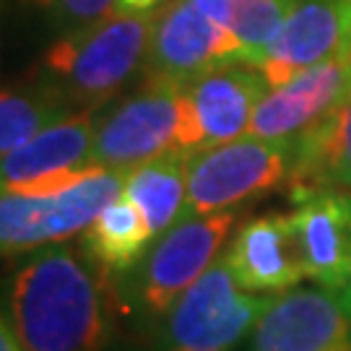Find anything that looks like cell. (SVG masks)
<instances>
[{
  "label": "cell",
  "mask_w": 351,
  "mask_h": 351,
  "mask_svg": "<svg viewBox=\"0 0 351 351\" xmlns=\"http://www.w3.org/2000/svg\"><path fill=\"white\" fill-rule=\"evenodd\" d=\"M268 91L265 75L250 65H226L190 81L182 86L177 146L198 151L245 136Z\"/></svg>",
  "instance_id": "9"
},
{
  "label": "cell",
  "mask_w": 351,
  "mask_h": 351,
  "mask_svg": "<svg viewBox=\"0 0 351 351\" xmlns=\"http://www.w3.org/2000/svg\"><path fill=\"white\" fill-rule=\"evenodd\" d=\"M224 261L239 287L252 294H284L307 276L289 213H261L245 221Z\"/></svg>",
  "instance_id": "14"
},
{
  "label": "cell",
  "mask_w": 351,
  "mask_h": 351,
  "mask_svg": "<svg viewBox=\"0 0 351 351\" xmlns=\"http://www.w3.org/2000/svg\"><path fill=\"white\" fill-rule=\"evenodd\" d=\"M351 94V58L333 55L313 65L287 84L271 88L255 107L245 136L297 138L320 123Z\"/></svg>",
  "instance_id": "13"
},
{
  "label": "cell",
  "mask_w": 351,
  "mask_h": 351,
  "mask_svg": "<svg viewBox=\"0 0 351 351\" xmlns=\"http://www.w3.org/2000/svg\"><path fill=\"white\" fill-rule=\"evenodd\" d=\"M154 19L156 11L117 8L97 24L65 32L47 47L37 75L75 112H97L143 71Z\"/></svg>",
  "instance_id": "2"
},
{
  "label": "cell",
  "mask_w": 351,
  "mask_h": 351,
  "mask_svg": "<svg viewBox=\"0 0 351 351\" xmlns=\"http://www.w3.org/2000/svg\"><path fill=\"white\" fill-rule=\"evenodd\" d=\"M73 112V107L39 75L19 86H5L0 97V151L3 156L21 149L42 130H47Z\"/></svg>",
  "instance_id": "19"
},
{
  "label": "cell",
  "mask_w": 351,
  "mask_h": 351,
  "mask_svg": "<svg viewBox=\"0 0 351 351\" xmlns=\"http://www.w3.org/2000/svg\"><path fill=\"white\" fill-rule=\"evenodd\" d=\"M188 149H167L149 162L138 164L125 177L123 195L136 203L154 239L182 219L188 198Z\"/></svg>",
  "instance_id": "17"
},
{
  "label": "cell",
  "mask_w": 351,
  "mask_h": 351,
  "mask_svg": "<svg viewBox=\"0 0 351 351\" xmlns=\"http://www.w3.org/2000/svg\"><path fill=\"white\" fill-rule=\"evenodd\" d=\"M182 86L143 81L130 97L97 117L94 167L130 172L167 149L177 146Z\"/></svg>",
  "instance_id": "8"
},
{
  "label": "cell",
  "mask_w": 351,
  "mask_h": 351,
  "mask_svg": "<svg viewBox=\"0 0 351 351\" xmlns=\"http://www.w3.org/2000/svg\"><path fill=\"white\" fill-rule=\"evenodd\" d=\"M349 97H351V94H349Z\"/></svg>",
  "instance_id": "27"
},
{
  "label": "cell",
  "mask_w": 351,
  "mask_h": 351,
  "mask_svg": "<svg viewBox=\"0 0 351 351\" xmlns=\"http://www.w3.org/2000/svg\"><path fill=\"white\" fill-rule=\"evenodd\" d=\"M289 185L351 188V97L297 136Z\"/></svg>",
  "instance_id": "16"
},
{
  "label": "cell",
  "mask_w": 351,
  "mask_h": 351,
  "mask_svg": "<svg viewBox=\"0 0 351 351\" xmlns=\"http://www.w3.org/2000/svg\"><path fill=\"white\" fill-rule=\"evenodd\" d=\"M294 154L297 138L258 136H239L219 146L190 151L182 219L232 211L234 206L276 190L291 177Z\"/></svg>",
  "instance_id": "3"
},
{
  "label": "cell",
  "mask_w": 351,
  "mask_h": 351,
  "mask_svg": "<svg viewBox=\"0 0 351 351\" xmlns=\"http://www.w3.org/2000/svg\"><path fill=\"white\" fill-rule=\"evenodd\" d=\"M250 351H351V315L333 289H289L255 323Z\"/></svg>",
  "instance_id": "12"
},
{
  "label": "cell",
  "mask_w": 351,
  "mask_h": 351,
  "mask_svg": "<svg viewBox=\"0 0 351 351\" xmlns=\"http://www.w3.org/2000/svg\"><path fill=\"white\" fill-rule=\"evenodd\" d=\"M289 213L304 274L333 291L351 278V193L330 185L291 188Z\"/></svg>",
  "instance_id": "11"
},
{
  "label": "cell",
  "mask_w": 351,
  "mask_h": 351,
  "mask_svg": "<svg viewBox=\"0 0 351 351\" xmlns=\"http://www.w3.org/2000/svg\"><path fill=\"white\" fill-rule=\"evenodd\" d=\"M234 224V211L190 216L167 229L138 263L141 307L151 317H164L175 302L208 271Z\"/></svg>",
  "instance_id": "7"
},
{
  "label": "cell",
  "mask_w": 351,
  "mask_h": 351,
  "mask_svg": "<svg viewBox=\"0 0 351 351\" xmlns=\"http://www.w3.org/2000/svg\"><path fill=\"white\" fill-rule=\"evenodd\" d=\"M297 0H234L232 32L245 50V65L261 68Z\"/></svg>",
  "instance_id": "20"
},
{
  "label": "cell",
  "mask_w": 351,
  "mask_h": 351,
  "mask_svg": "<svg viewBox=\"0 0 351 351\" xmlns=\"http://www.w3.org/2000/svg\"><path fill=\"white\" fill-rule=\"evenodd\" d=\"M169 0H117V8L123 11H159Z\"/></svg>",
  "instance_id": "24"
},
{
  "label": "cell",
  "mask_w": 351,
  "mask_h": 351,
  "mask_svg": "<svg viewBox=\"0 0 351 351\" xmlns=\"http://www.w3.org/2000/svg\"><path fill=\"white\" fill-rule=\"evenodd\" d=\"M226 65H245V50L234 32L206 16L195 0H169L156 11L143 81L188 86Z\"/></svg>",
  "instance_id": "6"
},
{
  "label": "cell",
  "mask_w": 351,
  "mask_h": 351,
  "mask_svg": "<svg viewBox=\"0 0 351 351\" xmlns=\"http://www.w3.org/2000/svg\"><path fill=\"white\" fill-rule=\"evenodd\" d=\"M271 302L239 287L221 255L167 313L159 351H232Z\"/></svg>",
  "instance_id": "4"
},
{
  "label": "cell",
  "mask_w": 351,
  "mask_h": 351,
  "mask_svg": "<svg viewBox=\"0 0 351 351\" xmlns=\"http://www.w3.org/2000/svg\"><path fill=\"white\" fill-rule=\"evenodd\" d=\"M0 351H24L19 339H16V333H13L8 315H3V326H0Z\"/></svg>",
  "instance_id": "23"
},
{
  "label": "cell",
  "mask_w": 351,
  "mask_h": 351,
  "mask_svg": "<svg viewBox=\"0 0 351 351\" xmlns=\"http://www.w3.org/2000/svg\"><path fill=\"white\" fill-rule=\"evenodd\" d=\"M346 16L349 0H297L258 68L268 86L276 88L302 71L343 55Z\"/></svg>",
  "instance_id": "15"
},
{
  "label": "cell",
  "mask_w": 351,
  "mask_h": 351,
  "mask_svg": "<svg viewBox=\"0 0 351 351\" xmlns=\"http://www.w3.org/2000/svg\"><path fill=\"white\" fill-rule=\"evenodd\" d=\"M343 55L351 58V0H349V16H346V45H343Z\"/></svg>",
  "instance_id": "25"
},
{
  "label": "cell",
  "mask_w": 351,
  "mask_h": 351,
  "mask_svg": "<svg viewBox=\"0 0 351 351\" xmlns=\"http://www.w3.org/2000/svg\"><path fill=\"white\" fill-rule=\"evenodd\" d=\"M339 294H341V300H343V307H346V313L351 315V278H349V284L341 289Z\"/></svg>",
  "instance_id": "26"
},
{
  "label": "cell",
  "mask_w": 351,
  "mask_h": 351,
  "mask_svg": "<svg viewBox=\"0 0 351 351\" xmlns=\"http://www.w3.org/2000/svg\"><path fill=\"white\" fill-rule=\"evenodd\" d=\"M97 112H73L3 156V193L47 198L84 180L97 167Z\"/></svg>",
  "instance_id": "10"
},
{
  "label": "cell",
  "mask_w": 351,
  "mask_h": 351,
  "mask_svg": "<svg viewBox=\"0 0 351 351\" xmlns=\"http://www.w3.org/2000/svg\"><path fill=\"white\" fill-rule=\"evenodd\" d=\"M26 3H32L45 13L50 24L60 29V34L97 24L117 11V0H26Z\"/></svg>",
  "instance_id": "21"
},
{
  "label": "cell",
  "mask_w": 351,
  "mask_h": 351,
  "mask_svg": "<svg viewBox=\"0 0 351 351\" xmlns=\"http://www.w3.org/2000/svg\"><path fill=\"white\" fill-rule=\"evenodd\" d=\"M151 239L154 234L141 208L130 198L120 195L84 232V255L91 265L128 274L146 258Z\"/></svg>",
  "instance_id": "18"
},
{
  "label": "cell",
  "mask_w": 351,
  "mask_h": 351,
  "mask_svg": "<svg viewBox=\"0 0 351 351\" xmlns=\"http://www.w3.org/2000/svg\"><path fill=\"white\" fill-rule=\"evenodd\" d=\"M198 8L206 16H211L213 21L224 24L232 29V11H234V0H195Z\"/></svg>",
  "instance_id": "22"
},
{
  "label": "cell",
  "mask_w": 351,
  "mask_h": 351,
  "mask_svg": "<svg viewBox=\"0 0 351 351\" xmlns=\"http://www.w3.org/2000/svg\"><path fill=\"white\" fill-rule=\"evenodd\" d=\"M5 315L24 351H104L99 287L84 252L39 250L16 271Z\"/></svg>",
  "instance_id": "1"
},
{
  "label": "cell",
  "mask_w": 351,
  "mask_h": 351,
  "mask_svg": "<svg viewBox=\"0 0 351 351\" xmlns=\"http://www.w3.org/2000/svg\"><path fill=\"white\" fill-rule=\"evenodd\" d=\"M128 172L97 167L84 180L47 198L3 193L0 201V245L5 258L34 252L86 232L125 190Z\"/></svg>",
  "instance_id": "5"
}]
</instances>
